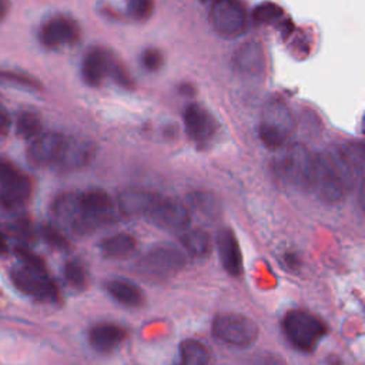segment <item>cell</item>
Instances as JSON below:
<instances>
[{
    "label": "cell",
    "mask_w": 365,
    "mask_h": 365,
    "mask_svg": "<svg viewBox=\"0 0 365 365\" xmlns=\"http://www.w3.org/2000/svg\"><path fill=\"white\" fill-rule=\"evenodd\" d=\"M314 154L301 143L287 147L279 161V171L284 178L299 190L309 188Z\"/></svg>",
    "instance_id": "cell-8"
},
{
    "label": "cell",
    "mask_w": 365,
    "mask_h": 365,
    "mask_svg": "<svg viewBox=\"0 0 365 365\" xmlns=\"http://www.w3.org/2000/svg\"><path fill=\"white\" fill-rule=\"evenodd\" d=\"M309 188H312L317 195L327 202L341 201L348 192L324 151L314 154Z\"/></svg>",
    "instance_id": "cell-7"
},
{
    "label": "cell",
    "mask_w": 365,
    "mask_h": 365,
    "mask_svg": "<svg viewBox=\"0 0 365 365\" xmlns=\"http://www.w3.org/2000/svg\"><path fill=\"white\" fill-rule=\"evenodd\" d=\"M64 143L66 137L60 133H44L36 135L27 151L30 163L37 167L56 165L61 155Z\"/></svg>",
    "instance_id": "cell-13"
},
{
    "label": "cell",
    "mask_w": 365,
    "mask_h": 365,
    "mask_svg": "<svg viewBox=\"0 0 365 365\" xmlns=\"http://www.w3.org/2000/svg\"><path fill=\"white\" fill-rule=\"evenodd\" d=\"M284 16V10L272 1H264L259 3L254 10H252V19L257 23L262 24H271L278 21Z\"/></svg>",
    "instance_id": "cell-28"
},
{
    "label": "cell",
    "mask_w": 365,
    "mask_h": 365,
    "mask_svg": "<svg viewBox=\"0 0 365 365\" xmlns=\"http://www.w3.org/2000/svg\"><path fill=\"white\" fill-rule=\"evenodd\" d=\"M202 1H214V0H202Z\"/></svg>",
    "instance_id": "cell-39"
},
{
    "label": "cell",
    "mask_w": 365,
    "mask_h": 365,
    "mask_svg": "<svg viewBox=\"0 0 365 365\" xmlns=\"http://www.w3.org/2000/svg\"><path fill=\"white\" fill-rule=\"evenodd\" d=\"M9 9V1L7 0H0V21L6 17Z\"/></svg>",
    "instance_id": "cell-38"
},
{
    "label": "cell",
    "mask_w": 365,
    "mask_h": 365,
    "mask_svg": "<svg viewBox=\"0 0 365 365\" xmlns=\"http://www.w3.org/2000/svg\"><path fill=\"white\" fill-rule=\"evenodd\" d=\"M16 255L23 261V264L26 265H31V267H41L46 268L43 258H40L38 255H36L34 252H31L27 247L20 245L16 248Z\"/></svg>",
    "instance_id": "cell-34"
},
{
    "label": "cell",
    "mask_w": 365,
    "mask_h": 365,
    "mask_svg": "<svg viewBox=\"0 0 365 365\" xmlns=\"http://www.w3.org/2000/svg\"><path fill=\"white\" fill-rule=\"evenodd\" d=\"M180 241L184 251L197 258L205 257L211 251V238L208 232L201 228L184 230L182 235L180 237Z\"/></svg>",
    "instance_id": "cell-23"
},
{
    "label": "cell",
    "mask_w": 365,
    "mask_h": 365,
    "mask_svg": "<svg viewBox=\"0 0 365 365\" xmlns=\"http://www.w3.org/2000/svg\"><path fill=\"white\" fill-rule=\"evenodd\" d=\"M164 57L157 48H145L141 54V64L148 71H157L163 67Z\"/></svg>",
    "instance_id": "cell-33"
},
{
    "label": "cell",
    "mask_w": 365,
    "mask_h": 365,
    "mask_svg": "<svg viewBox=\"0 0 365 365\" xmlns=\"http://www.w3.org/2000/svg\"><path fill=\"white\" fill-rule=\"evenodd\" d=\"M0 81H6V83H13V84H19V86H24V87H30V88H40V83L24 74V73H19V71H11V70H0Z\"/></svg>",
    "instance_id": "cell-30"
},
{
    "label": "cell",
    "mask_w": 365,
    "mask_h": 365,
    "mask_svg": "<svg viewBox=\"0 0 365 365\" xmlns=\"http://www.w3.org/2000/svg\"><path fill=\"white\" fill-rule=\"evenodd\" d=\"M160 195L155 192L140 190V188H128L120 192L117 198L118 210L127 217L145 215Z\"/></svg>",
    "instance_id": "cell-19"
},
{
    "label": "cell",
    "mask_w": 365,
    "mask_h": 365,
    "mask_svg": "<svg viewBox=\"0 0 365 365\" xmlns=\"http://www.w3.org/2000/svg\"><path fill=\"white\" fill-rule=\"evenodd\" d=\"M94 155V145L91 141L80 138H66L61 155L56 167L61 170H77L84 167Z\"/></svg>",
    "instance_id": "cell-18"
},
{
    "label": "cell",
    "mask_w": 365,
    "mask_h": 365,
    "mask_svg": "<svg viewBox=\"0 0 365 365\" xmlns=\"http://www.w3.org/2000/svg\"><path fill=\"white\" fill-rule=\"evenodd\" d=\"M38 37L44 47L61 48L77 43L80 37V27L73 19L57 16L41 26Z\"/></svg>",
    "instance_id": "cell-12"
},
{
    "label": "cell",
    "mask_w": 365,
    "mask_h": 365,
    "mask_svg": "<svg viewBox=\"0 0 365 365\" xmlns=\"http://www.w3.org/2000/svg\"><path fill=\"white\" fill-rule=\"evenodd\" d=\"M295 128L289 107L279 98H271L261 111L258 134L262 144L269 150H278L288 144Z\"/></svg>",
    "instance_id": "cell-2"
},
{
    "label": "cell",
    "mask_w": 365,
    "mask_h": 365,
    "mask_svg": "<svg viewBox=\"0 0 365 365\" xmlns=\"http://www.w3.org/2000/svg\"><path fill=\"white\" fill-rule=\"evenodd\" d=\"M212 334L220 341L238 346L247 348L251 346L258 335V325L250 317L242 314H220L212 321Z\"/></svg>",
    "instance_id": "cell-4"
},
{
    "label": "cell",
    "mask_w": 365,
    "mask_h": 365,
    "mask_svg": "<svg viewBox=\"0 0 365 365\" xmlns=\"http://www.w3.org/2000/svg\"><path fill=\"white\" fill-rule=\"evenodd\" d=\"M10 277L17 289L38 301L56 302L60 297L58 288L46 272V268L23 264L11 269Z\"/></svg>",
    "instance_id": "cell-5"
},
{
    "label": "cell",
    "mask_w": 365,
    "mask_h": 365,
    "mask_svg": "<svg viewBox=\"0 0 365 365\" xmlns=\"http://www.w3.org/2000/svg\"><path fill=\"white\" fill-rule=\"evenodd\" d=\"M9 232H11L14 237L20 238L21 241H33L34 238V231L33 225L27 218H16L11 224L7 227Z\"/></svg>",
    "instance_id": "cell-31"
},
{
    "label": "cell",
    "mask_w": 365,
    "mask_h": 365,
    "mask_svg": "<svg viewBox=\"0 0 365 365\" xmlns=\"http://www.w3.org/2000/svg\"><path fill=\"white\" fill-rule=\"evenodd\" d=\"M7 250H9V245H7V240H6V235H4V232H3V231H1V228H0V255L6 254V252H7Z\"/></svg>",
    "instance_id": "cell-37"
},
{
    "label": "cell",
    "mask_w": 365,
    "mask_h": 365,
    "mask_svg": "<svg viewBox=\"0 0 365 365\" xmlns=\"http://www.w3.org/2000/svg\"><path fill=\"white\" fill-rule=\"evenodd\" d=\"M125 9L131 19L141 21L151 16L154 9V0H127Z\"/></svg>",
    "instance_id": "cell-29"
},
{
    "label": "cell",
    "mask_w": 365,
    "mask_h": 365,
    "mask_svg": "<svg viewBox=\"0 0 365 365\" xmlns=\"http://www.w3.org/2000/svg\"><path fill=\"white\" fill-rule=\"evenodd\" d=\"M60 224L77 235H87L114 220V202L101 188L64 192L53 202Z\"/></svg>",
    "instance_id": "cell-1"
},
{
    "label": "cell",
    "mask_w": 365,
    "mask_h": 365,
    "mask_svg": "<svg viewBox=\"0 0 365 365\" xmlns=\"http://www.w3.org/2000/svg\"><path fill=\"white\" fill-rule=\"evenodd\" d=\"M210 21L218 34L235 37L247 29V13L238 0H214Z\"/></svg>",
    "instance_id": "cell-9"
},
{
    "label": "cell",
    "mask_w": 365,
    "mask_h": 365,
    "mask_svg": "<svg viewBox=\"0 0 365 365\" xmlns=\"http://www.w3.org/2000/svg\"><path fill=\"white\" fill-rule=\"evenodd\" d=\"M127 336V332L123 327L111 322H100L90 328L88 331V342L90 345L103 354L111 352L115 348H118L124 338Z\"/></svg>",
    "instance_id": "cell-17"
},
{
    "label": "cell",
    "mask_w": 365,
    "mask_h": 365,
    "mask_svg": "<svg viewBox=\"0 0 365 365\" xmlns=\"http://www.w3.org/2000/svg\"><path fill=\"white\" fill-rule=\"evenodd\" d=\"M106 291L111 298L125 307H140L144 302V292L134 282L124 278H113L106 282Z\"/></svg>",
    "instance_id": "cell-21"
},
{
    "label": "cell",
    "mask_w": 365,
    "mask_h": 365,
    "mask_svg": "<svg viewBox=\"0 0 365 365\" xmlns=\"http://www.w3.org/2000/svg\"><path fill=\"white\" fill-rule=\"evenodd\" d=\"M282 327L288 341L302 352L314 351L328 332L321 318L302 309L288 311L282 319Z\"/></svg>",
    "instance_id": "cell-3"
},
{
    "label": "cell",
    "mask_w": 365,
    "mask_h": 365,
    "mask_svg": "<svg viewBox=\"0 0 365 365\" xmlns=\"http://www.w3.org/2000/svg\"><path fill=\"white\" fill-rule=\"evenodd\" d=\"M191 205L198 210L200 212L208 215V217H215L220 210L218 200L214 194L205 192V191H194L188 195Z\"/></svg>",
    "instance_id": "cell-26"
},
{
    "label": "cell",
    "mask_w": 365,
    "mask_h": 365,
    "mask_svg": "<svg viewBox=\"0 0 365 365\" xmlns=\"http://www.w3.org/2000/svg\"><path fill=\"white\" fill-rule=\"evenodd\" d=\"M234 66L238 73L244 76H259L265 67L264 51L259 43L248 41L244 43L234 56Z\"/></svg>",
    "instance_id": "cell-20"
},
{
    "label": "cell",
    "mask_w": 365,
    "mask_h": 365,
    "mask_svg": "<svg viewBox=\"0 0 365 365\" xmlns=\"http://www.w3.org/2000/svg\"><path fill=\"white\" fill-rule=\"evenodd\" d=\"M115 57L101 47H93L87 51L81 64V77L90 87H98L106 77H110Z\"/></svg>",
    "instance_id": "cell-15"
},
{
    "label": "cell",
    "mask_w": 365,
    "mask_h": 365,
    "mask_svg": "<svg viewBox=\"0 0 365 365\" xmlns=\"http://www.w3.org/2000/svg\"><path fill=\"white\" fill-rule=\"evenodd\" d=\"M137 248V240L127 234V232H118L108 238H106L100 244V250L104 257L113 258V259H123L128 258L134 254Z\"/></svg>",
    "instance_id": "cell-22"
},
{
    "label": "cell",
    "mask_w": 365,
    "mask_h": 365,
    "mask_svg": "<svg viewBox=\"0 0 365 365\" xmlns=\"http://www.w3.org/2000/svg\"><path fill=\"white\" fill-rule=\"evenodd\" d=\"M144 217L155 227L170 231H184L191 222L190 210L182 202L161 195Z\"/></svg>",
    "instance_id": "cell-10"
},
{
    "label": "cell",
    "mask_w": 365,
    "mask_h": 365,
    "mask_svg": "<svg viewBox=\"0 0 365 365\" xmlns=\"http://www.w3.org/2000/svg\"><path fill=\"white\" fill-rule=\"evenodd\" d=\"M33 182L30 177L14 171L0 184V205L9 211H16L30 200Z\"/></svg>",
    "instance_id": "cell-14"
},
{
    "label": "cell",
    "mask_w": 365,
    "mask_h": 365,
    "mask_svg": "<svg viewBox=\"0 0 365 365\" xmlns=\"http://www.w3.org/2000/svg\"><path fill=\"white\" fill-rule=\"evenodd\" d=\"M180 356L185 365H205L210 362L208 349L197 339L181 341Z\"/></svg>",
    "instance_id": "cell-24"
},
{
    "label": "cell",
    "mask_w": 365,
    "mask_h": 365,
    "mask_svg": "<svg viewBox=\"0 0 365 365\" xmlns=\"http://www.w3.org/2000/svg\"><path fill=\"white\" fill-rule=\"evenodd\" d=\"M64 278L70 287L76 289H84L88 284L87 269L78 259H70L64 265Z\"/></svg>",
    "instance_id": "cell-27"
},
{
    "label": "cell",
    "mask_w": 365,
    "mask_h": 365,
    "mask_svg": "<svg viewBox=\"0 0 365 365\" xmlns=\"http://www.w3.org/2000/svg\"><path fill=\"white\" fill-rule=\"evenodd\" d=\"M10 127H11L10 114L4 108H0V135H6L10 131Z\"/></svg>",
    "instance_id": "cell-35"
},
{
    "label": "cell",
    "mask_w": 365,
    "mask_h": 365,
    "mask_svg": "<svg viewBox=\"0 0 365 365\" xmlns=\"http://www.w3.org/2000/svg\"><path fill=\"white\" fill-rule=\"evenodd\" d=\"M16 131L21 138H34L41 131V120L31 111H23L16 121Z\"/></svg>",
    "instance_id": "cell-25"
},
{
    "label": "cell",
    "mask_w": 365,
    "mask_h": 365,
    "mask_svg": "<svg viewBox=\"0 0 365 365\" xmlns=\"http://www.w3.org/2000/svg\"><path fill=\"white\" fill-rule=\"evenodd\" d=\"M184 128L191 141L204 145L217 134L218 123L205 107L191 103L184 111Z\"/></svg>",
    "instance_id": "cell-11"
},
{
    "label": "cell",
    "mask_w": 365,
    "mask_h": 365,
    "mask_svg": "<svg viewBox=\"0 0 365 365\" xmlns=\"http://www.w3.org/2000/svg\"><path fill=\"white\" fill-rule=\"evenodd\" d=\"M217 250L222 268L231 277L242 272V255L238 240L231 228H222L217 235Z\"/></svg>",
    "instance_id": "cell-16"
},
{
    "label": "cell",
    "mask_w": 365,
    "mask_h": 365,
    "mask_svg": "<svg viewBox=\"0 0 365 365\" xmlns=\"http://www.w3.org/2000/svg\"><path fill=\"white\" fill-rule=\"evenodd\" d=\"M185 252L174 244L163 242L153 245L138 262V269L151 277H167L185 267Z\"/></svg>",
    "instance_id": "cell-6"
},
{
    "label": "cell",
    "mask_w": 365,
    "mask_h": 365,
    "mask_svg": "<svg viewBox=\"0 0 365 365\" xmlns=\"http://www.w3.org/2000/svg\"><path fill=\"white\" fill-rule=\"evenodd\" d=\"M41 234H43L44 241L48 242L54 248L64 250V248L68 247V240H67V237L64 235V232L58 227L44 225L43 230H41Z\"/></svg>",
    "instance_id": "cell-32"
},
{
    "label": "cell",
    "mask_w": 365,
    "mask_h": 365,
    "mask_svg": "<svg viewBox=\"0 0 365 365\" xmlns=\"http://www.w3.org/2000/svg\"><path fill=\"white\" fill-rule=\"evenodd\" d=\"M14 171H17V170H16V167H14L10 161H7V160H0V184H1L7 177H10Z\"/></svg>",
    "instance_id": "cell-36"
}]
</instances>
